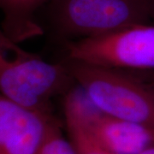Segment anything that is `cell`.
<instances>
[{"mask_svg":"<svg viewBox=\"0 0 154 154\" xmlns=\"http://www.w3.org/2000/svg\"><path fill=\"white\" fill-rule=\"evenodd\" d=\"M48 0H0L1 28L17 43L43 35L44 28L36 15Z\"/></svg>","mask_w":154,"mask_h":154,"instance_id":"cell-7","label":"cell"},{"mask_svg":"<svg viewBox=\"0 0 154 154\" xmlns=\"http://www.w3.org/2000/svg\"><path fill=\"white\" fill-rule=\"evenodd\" d=\"M68 59L133 71H154V24L140 23L63 45Z\"/></svg>","mask_w":154,"mask_h":154,"instance_id":"cell-4","label":"cell"},{"mask_svg":"<svg viewBox=\"0 0 154 154\" xmlns=\"http://www.w3.org/2000/svg\"><path fill=\"white\" fill-rule=\"evenodd\" d=\"M54 118L0 94V154H36Z\"/></svg>","mask_w":154,"mask_h":154,"instance_id":"cell-6","label":"cell"},{"mask_svg":"<svg viewBox=\"0 0 154 154\" xmlns=\"http://www.w3.org/2000/svg\"><path fill=\"white\" fill-rule=\"evenodd\" d=\"M63 113L75 117L102 147L116 154H140L154 145V128L107 115L77 85L63 95Z\"/></svg>","mask_w":154,"mask_h":154,"instance_id":"cell-5","label":"cell"},{"mask_svg":"<svg viewBox=\"0 0 154 154\" xmlns=\"http://www.w3.org/2000/svg\"><path fill=\"white\" fill-rule=\"evenodd\" d=\"M75 83L107 115L154 128V86L130 70L64 58Z\"/></svg>","mask_w":154,"mask_h":154,"instance_id":"cell-2","label":"cell"},{"mask_svg":"<svg viewBox=\"0 0 154 154\" xmlns=\"http://www.w3.org/2000/svg\"><path fill=\"white\" fill-rule=\"evenodd\" d=\"M43 8L46 27L63 45L152 22L147 0H48Z\"/></svg>","mask_w":154,"mask_h":154,"instance_id":"cell-3","label":"cell"},{"mask_svg":"<svg viewBox=\"0 0 154 154\" xmlns=\"http://www.w3.org/2000/svg\"><path fill=\"white\" fill-rule=\"evenodd\" d=\"M149 7H150V11H151V17L152 20L154 21V0H147Z\"/></svg>","mask_w":154,"mask_h":154,"instance_id":"cell-10","label":"cell"},{"mask_svg":"<svg viewBox=\"0 0 154 154\" xmlns=\"http://www.w3.org/2000/svg\"><path fill=\"white\" fill-rule=\"evenodd\" d=\"M64 119L69 139L76 154H116L97 143L75 117L64 114Z\"/></svg>","mask_w":154,"mask_h":154,"instance_id":"cell-8","label":"cell"},{"mask_svg":"<svg viewBox=\"0 0 154 154\" xmlns=\"http://www.w3.org/2000/svg\"><path fill=\"white\" fill-rule=\"evenodd\" d=\"M146 72H148V75H147V78H146V79L152 83L154 86V71H146Z\"/></svg>","mask_w":154,"mask_h":154,"instance_id":"cell-12","label":"cell"},{"mask_svg":"<svg viewBox=\"0 0 154 154\" xmlns=\"http://www.w3.org/2000/svg\"><path fill=\"white\" fill-rule=\"evenodd\" d=\"M140 154H154V145L150 146L147 149H146L144 152H142Z\"/></svg>","mask_w":154,"mask_h":154,"instance_id":"cell-11","label":"cell"},{"mask_svg":"<svg viewBox=\"0 0 154 154\" xmlns=\"http://www.w3.org/2000/svg\"><path fill=\"white\" fill-rule=\"evenodd\" d=\"M36 154H76L69 139L63 134L60 122L56 117Z\"/></svg>","mask_w":154,"mask_h":154,"instance_id":"cell-9","label":"cell"},{"mask_svg":"<svg viewBox=\"0 0 154 154\" xmlns=\"http://www.w3.org/2000/svg\"><path fill=\"white\" fill-rule=\"evenodd\" d=\"M75 83L63 61L50 63L22 48L0 28V94L28 109L53 115L52 99Z\"/></svg>","mask_w":154,"mask_h":154,"instance_id":"cell-1","label":"cell"}]
</instances>
